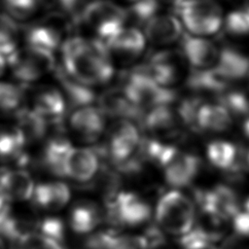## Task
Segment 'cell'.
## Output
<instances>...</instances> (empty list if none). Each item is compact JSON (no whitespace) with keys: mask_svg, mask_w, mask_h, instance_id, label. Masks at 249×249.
I'll return each mask as SVG.
<instances>
[{"mask_svg":"<svg viewBox=\"0 0 249 249\" xmlns=\"http://www.w3.org/2000/svg\"><path fill=\"white\" fill-rule=\"evenodd\" d=\"M16 129L26 144L41 141L47 136L50 124L33 109H23L16 113Z\"/></svg>","mask_w":249,"mask_h":249,"instance_id":"cell-29","label":"cell"},{"mask_svg":"<svg viewBox=\"0 0 249 249\" xmlns=\"http://www.w3.org/2000/svg\"><path fill=\"white\" fill-rule=\"evenodd\" d=\"M212 69L231 84L249 75V57L233 48L226 47L220 50L218 61Z\"/></svg>","mask_w":249,"mask_h":249,"instance_id":"cell-23","label":"cell"},{"mask_svg":"<svg viewBox=\"0 0 249 249\" xmlns=\"http://www.w3.org/2000/svg\"><path fill=\"white\" fill-rule=\"evenodd\" d=\"M218 102L222 104L232 116V118H249V95L238 89L231 88L222 92Z\"/></svg>","mask_w":249,"mask_h":249,"instance_id":"cell-33","label":"cell"},{"mask_svg":"<svg viewBox=\"0 0 249 249\" xmlns=\"http://www.w3.org/2000/svg\"><path fill=\"white\" fill-rule=\"evenodd\" d=\"M206 157L216 168L232 175L239 176L242 172L240 166V151L231 142L226 140L211 141L206 147Z\"/></svg>","mask_w":249,"mask_h":249,"instance_id":"cell-22","label":"cell"},{"mask_svg":"<svg viewBox=\"0 0 249 249\" xmlns=\"http://www.w3.org/2000/svg\"><path fill=\"white\" fill-rule=\"evenodd\" d=\"M125 1H128V2H135V1H137V0H125Z\"/></svg>","mask_w":249,"mask_h":249,"instance_id":"cell-48","label":"cell"},{"mask_svg":"<svg viewBox=\"0 0 249 249\" xmlns=\"http://www.w3.org/2000/svg\"><path fill=\"white\" fill-rule=\"evenodd\" d=\"M141 140L134 122L117 120L108 130L106 143L96 147L95 150L99 157L107 158L117 167L136 155Z\"/></svg>","mask_w":249,"mask_h":249,"instance_id":"cell-5","label":"cell"},{"mask_svg":"<svg viewBox=\"0 0 249 249\" xmlns=\"http://www.w3.org/2000/svg\"><path fill=\"white\" fill-rule=\"evenodd\" d=\"M158 166L162 170L166 183L178 190L188 187L196 179L200 161L196 155L167 143Z\"/></svg>","mask_w":249,"mask_h":249,"instance_id":"cell-8","label":"cell"},{"mask_svg":"<svg viewBox=\"0 0 249 249\" xmlns=\"http://www.w3.org/2000/svg\"><path fill=\"white\" fill-rule=\"evenodd\" d=\"M98 108L105 116L117 120H128L142 123L145 112L134 105L122 88L111 89L97 98Z\"/></svg>","mask_w":249,"mask_h":249,"instance_id":"cell-13","label":"cell"},{"mask_svg":"<svg viewBox=\"0 0 249 249\" xmlns=\"http://www.w3.org/2000/svg\"><path fill=\"white\" fill-rule=\"evenodd\" d=\"M242 132L249 141V118L245 119L242 123Z\"/></svg>","mask_w":249,"mask_h":249,"instance_id":"cell-43","label":"cell"},{"mask_svg":"<svg viewBox=\"0 0 249 249\" xmlns=\"http://www.w3.org/2000/svg\"><path fill=\"white\" fill-rule=\"evenodd\" d=\"M42 5H44L43 0H4V7L8 15L18 20L31 18Z\"/></svg>","mask_w":249,"mask_h":249,"instance_id":"cell-36","label":"cell"},{"mask_svg":"<svg viewBox=\"0 0 249 249\" xmlns=\"http://www.w3.org/2000/svg\"><path fill=\"white\" fill-rule=\"evenodd\" d=\"M187 62L183 52L166 50L152 54L148 61L139 67L158 84L170 88L184 77Z\"/></svg>","mask_w":249,"mask_h":249,"instance_id":"cell-10","label":"cell"},{"mask_svg":"<svg viewBox=\"0 0 249 249\" xmlns=\"http://www.w3.org/2000/svg\"><path fill=\"white\" fill-rule=\"evenodd\" d=\"M73 146L61 134L49 138L44 146L40 159L41 165L51 174L64 177V163Z\"/></svg>","mask_w":249,"mask_h":249,"instance_id":"cell-25","label":"cell"},{"mask_svg":"<svg viewBox=\"0 0 249 249\" xmlns=\"http://www.w3.org/2000/svg\"><path fill=\"white\" fill-rule=\"evenodd\" d=\"M55 77L59 82L63 95L71 106L76 108L90 106L95 99V93L90 87L79 82L62 67H57L55 70Z\"/></svg>","mask_w":249,"mask_h":249,"instance_id":"cell-27","label":"cell"},{"mask_svg":"<svg viewBox=\"0 0 249 249\" xmlns=\"http://www.w3.org/2000/svg\"><path fill=\"white\" fill-rule=\"evenodd\" d=\"M38 233L62 243L65 237L63 222L59 218L55 217H47L42 220L39 219Z\"/></svg>","mask_w":249,"mask_h":249,"instance_id":"cell-40","label":"cell"},{"mask_svg":"<svg viewBox=\"0 0 249 249\" xmlns=\"http://www.w3.org/2000/svg\"><path fill=\"white\" fill-rule=\"evenodd\" d=\"M33 110L50 124H60L66 111V99L61 91L52 87L36 89L33 96Z\"/></svg>","mask_w":249,"mask_h":249,"instance_id":"cell-19","label":"cell"},{"mask_svg":"<svg viewBox=\"0 0 249 249\" xmlns=\"http://www.w3.org/2000/svg\"><path fill=\"white\" fill-rule=\"evenodd\" d=\"M176 8L184 25L196 36L214 34L224 24L222 8L213 0H186Z\"/></svg>","mask_w":249,"mask_h":249,"instance_id":"cell-7","label":"cell"},{"mask_svg":"<svg viewBox=\"0 0 249 249\" xmlns=\"http://www.w3.org/2000/svg\"><path fill=\"white\" fill-rule=\"evenodd\" d=\"M248 89H249V79H248Z\"/></svg>","mask_w":249,"mask_h":249,"instance_id":"cell-49","label":"cell"},{"mask_svg":"<svg viewBox=\"0 0 249 249\" xmlns=\"http://www.w3.org/2000/svg\"><path fill=\"white\" fill-rule=\"evenodd\" d=\"M104 203L105 220L115 228L143 225L152 215L150 204L142 196L129 191H121Z\"/></svg>","mask_w":249,"mask_h":249,"instance_id":"cell-6","label":"cell"},{"mask_svg":"<svg viewBox=\"0 0 249 249\" xmlns=\"http://www.w3.org/2000/svg\"><path fill=\"white\" fill-rule=\"evenodd\" d=\"M182 52L187 61L195 69L213 68L220 54V50L213 42L201 36L188 34L183 35Z\"/></svg>","mask_w":249,"mask_h":249,"instance_id":"cell-16","label":"cell"},{"mask_svg":"<svg viewBox=\"0 0 249 249\" xmlns=\"http://www.w3.org/2000/svg\"><path fill=\"white\" fill-rule=\"evenodd\" d=\"M160 4L159 0H137L125 9V24L127 27L138 28L146 25L154 17L157 16Z\"/></svg>","mask_w":249,"mask_h":249,"instance_id":"cell-32","label":"cell"},{"mask_svg":"<svg viewBox=\"0 0 249 249\" xmlns=\"http://www.w3.org/2000/svg\"><path fill=\"white\" fill-rule=\"evenodd\" d=\"M103 220H105L104 209L91 199H79L70 208L69 225L71 230L76 233H89Z\"/></svg>","mask_w":249,"mask_h":249,"instance_id":"cell-18","label":"cell"},{"mask_svg":"<svg viewBox=\"0 0 249 249\" xmlns=\"http://www.w3.org/2000/svg\"><path fill=\"white\" fill-rule=\"evenodd\" d=\"M224 27L231 35H249V7L230 13L224 21Z\"/></svg>","mask_w":249,"mask_h":249,"instance_id":"cell-37","label":"cell"},{"mask_svg":"<svg viewBox=\"0 0 249 249\" xmlns=\"http://www.w3.org/2000/svg\"><path fill=\"white\" fill-rule=\"evenodd\" d=\"M141 124L153 138L166 142L180 133V120L170 106H160L145 112Z\"/></svg>","mask_w":249,"mask_h":249,"instance_id":"cell-14","label":"cell"},{"mask_svg":"<svg viewBox=\"0 0 249 249\" xmlns=\"http://www.w3.org/2000/svg\"><path fill=\"white\" fill-rule=\"evenodd\" d=\"M79 24L93 30L105 45L125 28V9L109 0H93L86 4L78 16Z\"/></svg>","mask_w":249,"mask_h":249,"instance_id":"cell-4","label":"cell"},{"mask_svg":"<svg viewBox=\"0 0 249 249\" xmlns=\"http://www.w3.org/2000/svg\"><path fill=\"white\" fill-rule=\"evenodd\" d=\"M182 249H220L215 243L198 238L191 233L179 238Z\"/></svg>","mask_w":249,"mask_h":249,"instance_id":"cell-41","label":"cell"},{"mask_svg":"<svg viewBox=\"0 0 249 249\" xmlns=\"http://www.w3.org/2000/svg\"><path fill=\"white\" fill-rule=\"evenodd\" d=\"M7 205H8V199L0 190V213L7 207Z\"/></svg>","mask_w":249,"mask_h":249,"instance_id":"cell-44","label":"cell"},{"mask_svg":"<svg viewBox=\"0 0 249 249\" xmlns=\"http://www.w3.org/2000/svg\"><path fill=\"white\" fill-rule=\"evenodd\" d=\"M26 145L16 128L0 131V160L15 164L18 168L24 167L30 161L25 151Z\"/></svg>","mask_w":249,"mask_h":249,"instance_id":"cell-28","label":"cell"},{"mask_svg":"<svg viewBox=\"0 0 249 249\" xmlns=\"http://www.w3.org/2000/svg\"><path fill=\"white\" fill-rule=\"evenodd\" d=\"M232 116L219 102H203L197 114V127L201 132L220 133L227 131L232 124Z\"/></svg>","mask_w":249,"mask_h":249,"instance_id":"cell-26","label":"cell"},{"mask_svg":"<svg viewBox=\"0 0 249 249\" xmlns=\"http://www.w3.org/2000/svg\"><path fill=\"white\" fill-rule=\"evenodd\" d=\"M61 53L66 72L89 87L106 84L114 75L111 53L99 39L70 37L61 45Z\"/></svg>","mask_w":249,"mask_h":249,"instance_id":"cell-1","label":"cell"},{"mask_svg":"<svg viewBox=\"0 0 249 249\" xmlns=\"http://www.w3.org/2000/svg\"><path fill=\"white\" fill-rule=\"evenodd\" d=\"M239 162L243 171H249V148L240 153Z\"/></svg>","mask_w":249,"mask_h":249,"instance_id":"cell-42","label":"cell"},{"mask_svg":"<svg viewBox=\"0 0 249 249\" xmlns=\"http://www.w3.org/2000/svg\"><path fill=\"white\" fill-rule=\"evenodd\" d=\"M196 212L194 199L181 191L173 189L158 199L155 208L156 225L165 234L181 238L194 230Z\"/></svg>","mask_w":249,"mask_h":249,"instance_id":"cell-2","label":"cell"},{"mask_svg":"<svg viewBox=\"0 0 249 249\" xmlns=\"http://www.w3.org/2000/svg\"><path fill=\"white\" fill-rule=\"evenodd\" d=\"M12 249H65L62 243L40 233L31 234L12 243Z\"/></svg>","mask_w":249,"mask_h":249,"instance_id":"cell-38","label":"cell"},{"mask_svg":"<svg viewBox=\"0 0 249 249\" xmlns=\"http://www.w3.org/2000/svg\"><path fill=\"white\" fill-rule=\"evenodd\" d=\"M6 58L0 54V75L3 73L4 69H5V62H6Z\"/></svg>","mask_w":249,"mask_h":249,"instance_id":"cell-46","label":"cell"},{"mask_svg":"<svg viewBox=\"0 0 249 249\" xmlns=\"http://www.w3.org/2000/svg\"><path fill=\"white\" fill-rule=\"evenodd\" d=\"M0 249H7L6 245H5V242H4V240L1 236H0Z\"/></svg>","mask_w":249,"mask_h":249,"instance_id":"cell-47","label":"cell"},{"mask_svg":"<svg viewBox=\"0 0 249 249\" xmlns=\"http://www.w3.org/2000/svg\"><path fill=\"white\" fill-rule=\"evenodd\" d=\"M69 187L61 181L44 182L36 185L32 196L34 204L48 212L62 209L70 199Z\"/></svg>","mask_w":249,"mask_h":249,"instance_id":"cell-21","label":"cell"},{"mask_svg":"<svg viewBox=\"0 0 249 249\" xmlns=\"http://www.w3.org/2000/svg\"><path fill=\"white\" fill-rule=\"evenodd\" d=\"M122 89L129 100L144 112L160 106H170L177 99L174 89L158 84L139 66L123 77Z\"/></svg>","mask_w":249,"mask_h":249,"instance_id":"cell-3","label":"cell"},{"mask_svg":"<svg viewBox=\"0 0 249 249\" xmlns=\"http://www.w3.org/2000/svg\"><path fill=\"white\" fill-rule=\"evenodd\" d=\"M99 155L95 149L72 147L64 163V177L75 182H90L99 170Z\"/></svg>","mask_w":249,"mask_h":249,"instance_id":"cell-12","label":"cell"},{"mask_svg":"<svg viewBox=\"0 0 249 249\" xmlns=\"http://www.w3.org/2000/svg\"><path fill=\"white\" fill-rule=\"evenodd\" d=\"M110 249H150L144 234H119L113 231Z\"/></svg>","mask_w":249,"mask_h":249,"instance_id":"cell-39","label":"cell"},{"mask_svg":"<svg viewBox=\"0 0 249 249\" xmlns=\"http://www.w3.org/2000/svg\"><path fill=\"white\" fill-rule=\"evenodd\" d=\"M69 125L80 140L93 143L102 136L105 130V115L98 107L77 108L70 116Z\"/></svg>","mask_w":249,"mask_h":249,"instance_id":"cell-11","label":"cell"},{"mask_svg":"<svg viewBox=\"0 0 249 249\" xmlns=\"http://www.w3.org/2000/svg\"><path fill=\"white\" fill-rule=\"evenodd\" d=\"M160 1H162V2H165V3H168V4H171L175 7H178L180 6L182 3H184L186 0H160Z\"/></svg>","mask_w":249,"mask_h":249,"instance_id":"cell-45","label":"cell"},{"mask_svg":"<svg viewBox=\"0 0 249 249\" xmlns=\"http://www.w3.org/2000/svg\"><path fill=\"white\" fill-rule=\"evenodd\" d=\"M15 78L28 85L54 69L53 53L27 46L18 49L8 59Z\"/></svg>","mask_w":249,"mask_h":249,"instance_id":"cell-9","label":"cell"},{"mask_svg":"<svg viewBox=\"0 0 249 249\" xmlns=\"http://www.w3.org/2000/svg\"><path fill=\"white\" fill-rule=\"evenodd\" d=\"M202 104V99L197 96L181 100L176 110L181 124L189 127L193 131L199 132L197 127V114Z\"/></svg>","mask_w":249,"mask_h":249,"instance_id":"cell-35","label":"cell"},{"mask_svg":"<svg viewBox=\"0 0 249 249\" xmlns=\"http://www.w3.org/2000/svg\"><path fill=\"white\" fill-rule=\"evenodd\" d=\"M186 79L189 89L199 93H211L217 96L230 89L231 85L212 68L194 69L188 74Z\"/></svg>","mask_w":249,"mask_h":249,"instance_id":"cell-30","label":"cell"},{"mask_svg":"<svg viewBox=\"0 0 249 249\" xmlns=\"http://www.w3.org/2000/svg\"><path fill=\"white\" fill-rule=\"evenodd\" d=\"M24 90L23 85L0 82V112L10 113L19 111L23 102Z\"/></svg>","mask_w":249,"mask_h":249,"instance_id":"cell-34","label":"cell"},{"mask_svg":"<svg viewBox=\"0 0 249 249\" xmlns=\"http://www.w3.org/2000/svg\"><path fill=\"white\" fill-rule=\"evenodd\" d=\"M106 47L122 62H132L144 51L145 36L138 28L126 26Z\"/></svg>","mask_w":249,"mask_h":249,"instance_id":"cell-20","label":"cell"},{"mask_svg":"<svg viewBox=\"0 0 249 249\" xmlns=\"http://www.w3.org/2000/svg\"><path fill=\"white\" fill-rule=\"evenodd\" d=\"M35 183L23 168L0 166V190L8 200L25 201L32 198Z\"/></svg>","mask_w":249,"mask_h":249,"instance_id":"cell-17","label":"cell"},{"mask_svg":"<svg viewBox=\"0 0 249 249\" xmlns=\"http://www.w3.org/2000/svg\"><path fill=\"white\" fill-rule=\"evenodd\" d=\"M20 26L9 15H0V54L6 60L18 48Z\"/></svg>","mask_w":249,"mask_h":249,"instance_id":"cell-31","label":"cell"},{"mask_svg":"<svg viewBox=\"0 0 249 249\" xmlns=\"http://www.w3.org/2000/svg\"><path fill=\"white\" fill-rule=\"evenodd\" d=\"M196 220L191 234L216 243L227 236L230 221L209 205H196Z\"/></svg>","mask_w":249,"mask_h":249,"instance_id":"cell-15","label":"cell"},{"mask_svg":"<svg viewBox=\"0 0 249 249\" xmlns=\"http://www.w3.org/2000/svg\"><path fill=\"white\" fill-rule=\"evenodd\" d=\"M144 27L146 37L155 45L174 43L183 32L182 22L171 15H157Z\"/></svg>","mask_w":249,"mask_h":249,"instance_id":"cell-24","label":"cell"}]
</instances>
